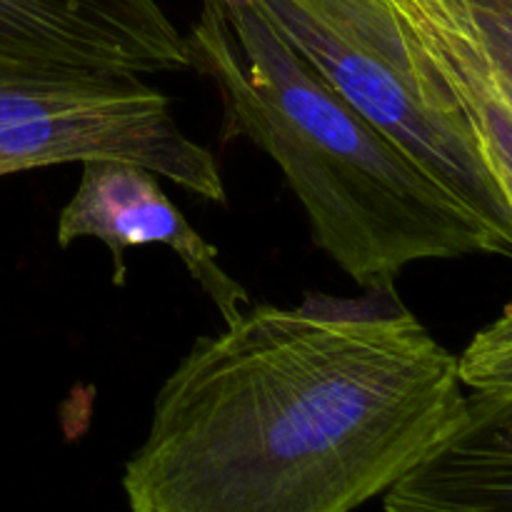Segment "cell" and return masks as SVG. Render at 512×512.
Instances as JSON below:
<instances>
[{
  "label": "cell",
  "mask_w": 512,
  "mask_h": 512,
  "mask_svg": "<svg viewBox=\"0 0 512 512\" xmlns=\"http://www.w3.org/2000/svg\"><path fill=\"white\" fill-rule=\"evenodd\" d=\"M465 413L383 495L385 512H512V303L458 355Z\"/></svg>",
  "instance_id": "cell-5"
},
{
  "label": "cell",
  "mask_w": 512,
  "mask_h": 512,
  "mask_svg": "<svg viewBox=\"0 0 512 512\" xmlns=\"http://www.w3.org/2000/svg\"><path fill=\"white\" fill-rule=\"evenodd\" d=\"M93 158L135 160L225 203L215 155L140 75L0 53V178Z\"/></svg>",
  "instance_id": "cell-4"
},
{
  "label": "cell",
  "mask_w": 512,
  "mask_h": 512,
  "mask_svg": "<svg viewBox=\"0 0 512 512\" xmlns=\"http://www.w3.org/2000/svg\"><path fill=\"white\" fill-rule=\"evenodd\" d=\"M415 68L453 100L512 208V0H385Z\"/></svg>",
  "instance_id": "cell-6"
},
{
  "label": "cell",
  "mask_w": 512,
  "mask_h": 512,
  "mask_svg": "<svg viewBox=\"0 0 512 512\" xmlns=\"http://www.w3.org/2000/svg\"><path fill=\"white\" fill-rule=\"evenodd\" d=\"M223 98V138L270 155L315 245L360 288H395L420 260L505 255L493 233L355 110L253 0H203L185 35Z\"/></svg>",
  "instance_id": "cell-2"
},
{
  "label": "cell",
  "mask_w": 512,
  "mask_h": 512,
  "mask_svg": "<svg viewBox=\"0 0 512 512\" xmlns=\"http://www.w3.org/2000/svg\"><path fill=\"white\" fill-rule=\"evenodd\" d=\"M283 38L453 193L512 258V208L453 100L410 60L385 0H253Z\"/></svg>",
  "instance_id": "cell-3"
},
{
  "label": "cell",
  "mask_w": 512,
  "mask_h": 512,
  "mask_svg": "<svg viewBox=\"0 0 512 512\" xmlns=\"http://www.w3.org/2000/svg\"><path fill=\"white\" fill-rule=\"evenodd\" d=\"M463 413L458 355L395 288L250 303L158 390L128 512H355Z\"/></svg>",
  "instance_id": "cell-1"
},
{
  "label": "cell",
  "mask_w": 512,
  "mask_h": 512,
  "mask_svg": "<svg viewBox=\"0 0 512 512\" xmlns=\"http://www.w3.org/2000/svg\"><path fill=\"white\" fill-rule=\"evenodd\" d=\"M0 53L133 75L193 68L158 0H0Z\"/></svg>",
  "instance_id": "cell-8"
},
{
  "label": "cell",
  "mask_w": 512,
  "mask_h": 512,
  "mask_svg": "<svg viewBox=\"0 0 512 512\" xmlns=\"http://www.w3.org/2000/svg\"><path fill=\"white\" fill-rule=\"evenodd\" d=\"M80 165L78 188L58 218L60 248L83 238L100 240L113 258V283L123 285L125 250L165 245L213 300L223 323L253 303L248 290L218 263V248L170 203L155 170L125 158H93Z\"/></svg>",
  "instance_id": "cell-7"
}]
</instances>
